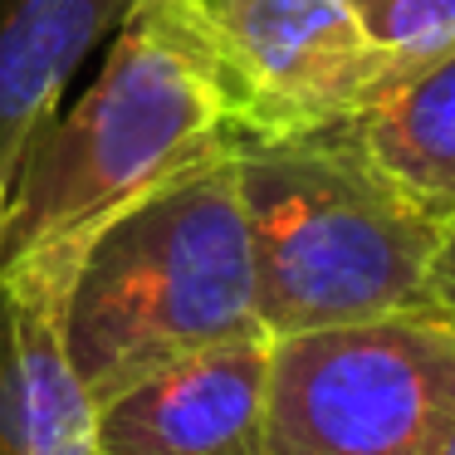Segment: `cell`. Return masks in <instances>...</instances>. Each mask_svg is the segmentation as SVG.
<instances>
[{
	"instance_id": "10",
	"label": "cell",
	"mask_w": 455,
	"mask_h": 455,
	"mask_svg": "<svg viewBox=\"0 0 455 455\" xmlns=\"http://www.w3.org/2000/svg\"><path fill=\"white\" fill-rule=\"evenodd\" d=\"M347 5L357 11L363 30L402 64L455 44V0H347Z\"/></svg>"
},
{
	"instance_id": "11",
	"label": "cell",
	"mask_w": 455,
	"mask_h": 455,
	"mask_svg": "<svg viewBox=\"0 0 455 455\" xmlns=\"http://www.w3.org/2000/svg\"><path fill=\"white\" fill-rule=\"evenodd\" d=\"M426 308L441 314L445 323H455V226L445 230L441 240V255L431 265V289H426Z\"/></svg>"
},
{
	"instance_id": "3",
	"label": "cell",
	"mask_w": 455,
	"mask_h": 455,
	"mask_svg": "<svg viewBox=\"0 0 455 455\" xmlns=\"http://www.w3.org/2000/svg\"><path fill=\"white\" fill-rule=\"evenodd\" d=\"M255 265V314L269 338L426 308L445 226L382 177L353 118L235 152Z\"/></svg>"
},
{
	"instance_id": "4",
	"label": "cell",
	"mask_w": 455,
	"mask_h": 455,
	"mask_svg": "<svg viewBox=\"0 0 455 455\" xmlns=\"http://www.w3.org/2000/svg\"><path fill=\"white\" fill-rule=\"evenodd\" d=\"M455 421V323L402 308L275 338L265 455H435Z\"/></svg>"
},
{
	"instance_id": "5",
	"label": "cell",
	"mask_w": 455,
	"mask_h": 455,
	"mask_svg": "<svg viewBox=\"0 0 455 455\" xmlns=\"http://www.w3.org/2000/svg\"><path fill=\"white\" fill-rule=\"evenodd\" d=\"M206 60L240 148L347 123L406 64L347 0H162Z\"/></svg>"
},
{
	"instance_id": "6",
	"label": "cell",
	"mask_w": 455,
	"mask_h": 455,
	"mask_svg": "<svg viewBox=\"0 0 455 455\" xmlns=\"http://www.w3.org/2000/svg\"><path fill=\"white\" fill-rule=\"evenodd\" d=\"M269 333L211 343L93 406V455H265Z\"/></svg>"
},
{
	"instance_id": "8",
	"label": "cell",
	"mask_w": 455,
	"mask_h": 455,
	"mask_svg": "<svg viewBox=\"0 0 455 455\" xmlns=\"http://www.w3.org/2000/svg\"><path fill=\"white\" fill-rule=\"evenodd\" d=\"M0 455H93V402L69 372L60 304L0 284Z\"/></svg>"
},
{
	"instance_id": "13",
	"label": "cell",
	"mask_w": 455,
	"mask_h": 455,
	"mask_svg": "<svg viewBox=\"0 0 455 455\" xmlns=\"http://www.w3.org/2000/svg\"><path fill=\"white\" fill-rule=\"evenodd\" d=\"M0 230H5V181H0Z\"/></svg>"
},
{
	"instance_id": "7",
	"label": "cell",
	"mask_w": 455,
	"mask_h": 455,
	"mask_svg": "<svg viewBox=\"0 0 455 455\" xmlns=\"http://www.w3.org/2000/svg\"><path fill=\"white\" fill-rule=\"evenodd\" d=\"M142 0H5L0 5V181L11 191L25 152L54 123L64 84Z\"/></svg>"
},
{
	"instance_id": "1",
	"label": "cell",
	"mask_w": 455,
	"mask_h": 455,
	"mask_svg": "<svg viewBox=\"0 0 455 455\" xmlns=\"http://www.w3.org/2000/svg\"><path fill=\"white\" fill-rule=\"evenodd\" d=\"M230 152L240 138L206 60L162 0H142L84 103L25 152L5 191L0 284L60 304L79 250L118 211Z\"/></svg>"
},
{
	"instance_id": "2",
	"label": "cell",
	"mask_w": 455,
	"mask_h": 455,
	"mask_svg": "<svg viewBox=\"0 0 455 455\" xmlns=\"http://www.w3.org/2000/svg\"><path fill=\"white\" fill-rule=\"evenodd\" d=\"M245 333L265 328L235 152L118 211L79 250L60 294L64 357L93 406Z\"/></svg>"
},
{
	"instance_id": "9",
	"label": "cell",
	"mask_w": 455,
	"mask_h": 455,
	"mask_svg": "<svg viewBox=\"0 0 455 455\" xmlns=\"http://www.w3.org/2000/svg\"><path fill=\"white\" fill-rule=\"evenodd\" d=\"M367 157L435 226H455V44L406 64L353 118Z\"/></svg>"
},
{
	"instance_id": "12",
	"label": "cell",
	"mask_w": 455,
	"mask_h": 455,
	"mask_svg": "<svg viewBox=\"0 0 455 455\" xmlns=\"http://www.w3.org/2000/svg\"><path fill=\"white\" fill-rule=\"evenodd\" d=\"M435 455H455V421H451V431H445V441H441V451Z\"/></svg>"
}]
</instances>
